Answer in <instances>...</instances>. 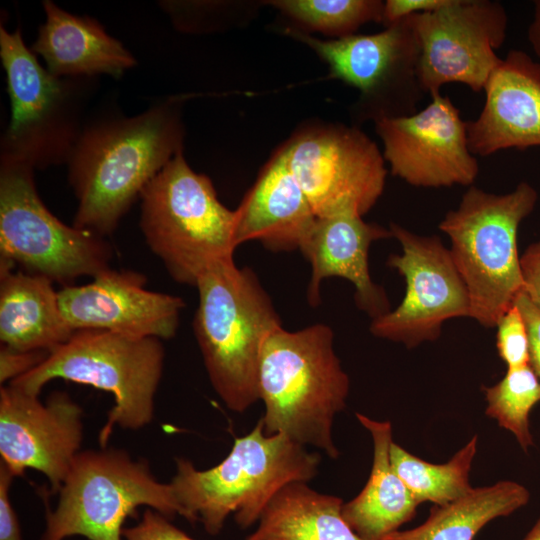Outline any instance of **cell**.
Returning <instances> with one entry per match:
<instances>
[{
    "mask_svg": "<svg viewBox=\"0 0 540 540\" xmlns=\"http://www.w3.org/2000/svg\"><path fill=\"white\" fill-rule=\"evenodd\" d=\"M474 435L452 458L443 464L427 462L395 442L390 449L392 466L418 504L442 505L467 494L473 487L469 474L477 452Z\"/></svg>",
    "mask_w": 540,
    "mask_h": 540,
    "instance_id": "484cf974",
    "label": "cell"
},
{
    "mask_svg": "<svg viewBox=\"0 0 540 540\" xmlns=\"http://www.w3.org/2000/svg\"><path fill=\"white\" fill-rule=\"evenodd\" d=\"M54 510L47 508L41 540L83 536L122 540L123 524L139 506L170 520L184 511L170 485L153 476L149 464L116 448L80 451L59 490Z\"/></svg>",
    "mask_w": 540,
    "mask_h": 540,
    "instance_id": "ba28073f",
    "label": "cell"
},
{
    "mask_svg": "<svg viewBox=\"0 0 540 540\" xmlns=\"http://www.w3.org/2000/svg\"><path fill=\"white\" fill-rule=\"evenodd\" d=\"M315 215H365L381 197L387 169L377 144L356 127H316L282 148Z\"/></svg>",
    "mask_w": 540,
    "mask_h": 540,
    "instance_id": "8fae6325",
    "label": "cell"
},
{
    "mask_svg": "<svg viewBox=\"0 0 540 540\" xmlns=\"http://www.w3.org/2000/svg\"><path fill=\"white\" fill-rule=\"evenodd\" d=\"M478 117L467 121L474 156L540 147V64L522 50L501 59L484 88Z\"/></svg>",
    "mask_w": 540,
    "mask_h": 540,
    "instance_id": "ac0fdd59",
    "label": "cell"
},
{
    "mask_svg": "<svg viewBox=\"0 0 540 540\" xmlns=\"http://www.w3.org/2000/svg\"><path fill=\"white\" fill-rule=\"evenodd\" d=\"M495 327L497 351L507 369L529 365L528 330L515 303L500 317Z\"/></svg>",
    "mask_w": 540,
    "mask_h": 540,
    "instance_id": "f1b7e54d",
    "label": "cell"
},
{
    "mask_svg": "<svg viewBox=\"0 0 540 540\" xmlns=\"http://www.w3.org/2000/svg\"><path fill=\"white\" fill-rule=\"evenodd\" d=\"M409 18L420 43L418 76L425 94L439 95L451 83L484 91L507 35L508 16L500 1L449 0Z\"/></svg>",
    "mask_w": 540,
    "mask_h": 540,
    "instance_id": "4fadbf2b",
    "label": "cell"
},
{
    "mask_svg": "<svg viewBox=\"0 0 540 540\" xmlns=\"http://www.w3.org/2000/svg\"><path fill=\"white\" fill-rule=\"evenodd\" d=\"M0 58L11 116L1 158L35 169L66 164L82 129L85 78L57 77L24 43L22 31L0 27Z\"/></svg>",
    "mask_w": 540,
    "mask_h": 540,
    "instance_id": "9c48e42d",
    "label": "cell"
},
{
    "mask_svg": "<svg viewBox=\"0 0 540 540\" xmlns=\"http://www.w3.org/2000/svg\"><path fill=\"white\" fill-rule=\"evenodd\" d=\"M514 303L521 311L528 330L529 365L540 380V309L525 292L521 293Z\"/></svg>",
    "mask_w": 540,
    "mask_h": 540,
    "instance_id": "d6a6232c",
    "label": "cell"
},
{
    "mask_svg": "<svg viewBox=\"0 0 540 540\" xmlns=\"http://www.w3.org/2000/svg\"><path fill=\"white\" fill-rule=\"evenodd\" d=\"M356 417L372 436L373 462L363 490L343 503L342 516L363 540H383L411 521L419 504L392 466L391 423L360 413H356Z\"/></svg>",
    "mask_w": 540,
    "mask_h": 540,
    "instance_id": "603a6c76",
    "label": "cell"
},
{
    "mask_svg": "<svg viewBox=\"0 0 540 540\" xmlns=\"http://www.w3.org/2000/svg\"><path fill=\"white\" fill-rule=\"evenodd\" d=\"M234 242L259 241L275 252L302 247L317 216L279 151L234 210Z\"/></svg>",
    "mask_w": 540,
    "mask_h": 540,
    "instance_id": "ffe728a7",
    "label": "cell"
},
{
    "mask_svg": "<svg viewBox=\"0 0 540 540\" xmlns=\"http://www.w3.org/2000/svg\"><path fill=\"white\" fill-rule=\"evenodd\" d=\"M486 415L511 432L525 451L533 446L530 413L540 401V380L530 365L507 369L495 385L484 389Z\"/></svg>",
    "mask_w": 540,
    "mask_h": 540,
    "instance_id": "4316f807",
    "label": "cell"
},
{
    "mask_svg": "<svg viewBox=\"0 0 540 540\" xmlns=\"http://www.w3.org/2000/svg\"><path fill=\"white\" fill-rule=\"evenodd\" d=\"M15 476L0 463V540H23L19 521L9 498V489Z\"/></svg>",
    "mask_w": 540,
    "mask_h": 540,
    "instance_id": "1f68e13d",
    "label": "cell"
},
{
    "mask_svg": "<svg viewBox=\"0 0 540 540\" xmlns=\"http://www.w3.org/2000/svg\"><path fill=\"white\" fill-rule=\"evenodd\" d=\"M33 171L1 158L0 260L63 287L110 268L113 251L105 237L56 218L37 192Z\"/></svg>",
    "mask_w": 540,
    "mask_h": 540,
    "instance_id": "30bf717a",
    "label": "cell"
},
{
    "mask_svg": "<svg viewBox=\"0 0 540 540\" xmlns=\"http://www.w3.org/2000/svg\"><path fill=\"white\" fill-rule=\"evenodd\" d=\"M449 0H387L384 2L382 24L387 27L409 16L434 11Z\"/></svg>",
    "mask_w": 540,
    "mask_h": 540,
    "instance_id": "836d02e7",
    "label": "cell"
},
{
    "mask_svg": "<svg viewBox=\"0 0 540 540\" xmlns=\"http://www.w3.org/2000/svg\"><path fill=\"white\" fill-rule=\"evenodd\" d=\"M146 276L108 268L92 282L58 291L62 313L76 330H106L160 340L175 336L184 300L145 288Z\"/></svg>",
    "mask_w": 540,
    "mask_h": 540,
    "instance_id": "e0dca14e",
    "label": "cell"
},
{
    "mask_svg": "<svg viewBox=\"0 0 540 540\" xmlns=\"http://www.w3.org/2000/svg\"><path fill=\"white\" fill-rule=\"evenodd\" d=\"M389 229L401 254L390 255L387 265L404 278L406 290L395 309L372 319L370 331L412 348L437 339L447 320L470 317V299L439 237L421 236L394 222Z\"/></svg>",
    "mask_w": 540,
    "mask_h": 540,
    "instance_id": "5bb4252c",
    "label": "cell"
},
{
    "mask_svg": "<svg viewBox=\"0 0 540 540\" xmlns=\"http://www.w3.org/2000/svg\"><path fill=\"white\" fill-rule=\"evenodd\" d=\"M343 500L307 482L283 486L263 510L246 540H363L342 516Z\"/></svg>",
    "mask_w": 540,
    "mask_h": 540,
    "instance_id": "cb8c5ba5",
    "label": "cell"
},
{
    "mask_svg": "<svg viewBox=\"0 0 540 540\" xmlns=\"http://www.w3.org/2000/svg\"><path fill=\"white\" fill-rule=\"evenodd\" d=\"M300 39L327 62L332 77L360 92L363 117L376 121L418 111L426 94L418 76L420 43L409 17L374 34Z\"/></svg>",
    "mask_w": 540,
    "mask_h": 540,
    "instance_id": "7c38bea8",
    "label": "cell"
},
{
    "mask_svg": "<svg viewBox=\"0 0 540 540\" xmlns=\"http://www.w3.org/2000/svg\"><path fill=\"white\" fill-rule=\"evenodd\" d=\"M161 341L106 330H76L42 363L9 384L39 395L48 382L60 378L111 393L115 404L99 433V444L105 448L114 427L138 430L152 421L164 368Z\"/></svg>",
    "mask_w": 540,
    "mask_h": 540,
    "instance_id": "8992f818",
    "label": "cell"
},
{
    "mask_svg": "<svg viewBox=\"0 0 540 540\" xmlns=\"http://www.w3.org/2000/svg\"><path fill=\"white\" fill-rule=\"evenodd\" d=\"M195 287L193 329L208 377L228 409L244 412L259 400L262 347L280 317L255 273L233 259L211 266Z\"/></svg>",
    "mask_w": 540,
    "mask_h": 540,
    "instance_id": "277c9868",
    "label": "cell"
},
{
    "mask_svg": "<svg viewBox=\"0 0 540 540\" xmlns=\"http://www.w3.org/2000/svg\"><path fill=\"white\" fill-rule=\"evenodd\" d=\"M122 537L125 540H194L151 508L145 510L135 526L124 528Z\"/></svg>",
    "mask_w": 540,
    "mask_h": 540,
    "instance_id": "f546056e",
    "label": "cell"
},
{
    "mask_svg": "<svg viewBox=\"0 0 540 540\" xmlns=\"http://www.w3.org/2000/svg\"><path fill=\"white\" fill-rule=\"evenodd\" d=\"M529 499L528 489L511 480L472 488L456 500L434 505L421 525L395 531L383 540H473L487 523L512 514Z\"/></svg>",
    "mask_w": 540,
    "mask_h": 540,
    "instance_id": "d4e9b609",
    "label": "cell"
},
{
    "mask_svg": "<svg viewBox=\"0 0 540 540\" xmlns=\"http://www.w3.org/2000/svg\"><path fill=\"white\" fill-rule=\"evenodd\" d=\"M527 39L540 64V0L533 3L532 18L527 28Z\"/></svg>",
    "mask_w": 540,
    "mask_h": 540,
    "instance_id": "d590c367",
    "label": "cell"
},
{
    "mask_svg": "<svg viewBox=\"0 0 540 540\" xmlns=\"http://www.w3.org/2000/svg\"><path fill=\"white\" fill-rule=\"evenodd\" d=\"M362 217L355 213L317 217L300 251L312 269L307 289L311 306H318L321 301L320 285L323 280L344 278L355 287L359 309L374 319L390 309L384 290L371 279L369 248L377 240L393 237L389 228L367 223Z\"/></svg>",
    "mask_w": 540,
    "mask_h": 540,
    "instance_id": "d6986e66",
    "label": "cell"
},
{
    "mask_svg": "<svg viewBox=\"0 0 540 540\" xmlns=\"http://www.w3.org/2000/svg\"><path fill=\"white\" fill-rule=\"evenodd\" d=\"M0 261V340L17 351L50 352L74 329L65 319L53 281Z\"/></svg>",
    "mask_w": 540,
    "mask_h": 540,
    "instance_id": "7402d4cb",
    "label": "cell"
},
{
    "mask_svg": "<svg viewBox=\"0 0 540 540\" xmlns=\"http://www.w3.org/2000/svg\"><path fill=\"white\" fill-rule=\"evenodd\" d=\"M392 175L415 187L471 186L479 163L468 144L467 121L449 96L431 97L409 116L375 121Z\"/></svg>",
    "mask_w": 540,
    "mask_h": 540,
    "instance_id": "9a60e30c",
    "label": "cell"
},
{
    "mask_svg": "<svg viewBox=\"0 0 540 540\" xmlns=\"http://www.w3.org/2000/svg\"><path fill=\"white\" fill-rule=\"evenodd\" d=\"M537 200V190L528 182L506 194L471 185L439 224L450 239L451 257L468 291L470 318L484 327H495L525 292L517 236Z\"/></svg>",
    "mask_w": 540,
    "mask_h": 540,
    "instance_id": "5b68a950",
    "label": "cell"
},
{
    "mask_svg": "<svg viewBox=\"0 0 540 540\" xmlns=\"http://www.w3.org/2000/svg\"><path fill=\"white\" fill-rule=\"evenodd\" d=\"M271 5L310 29L337 38L355 34L364 24L382 23L379 0H277Z\"/></svg>",
    "mask_w": 540,
    "mask_h": 540,
    "instance_id": "83f0119b",
    "label": "cell"
},
{
    "mask_svg": "<svg viewBox=\"0 0 540 540\" xmlns=\"http://www.w3.org/2000/svg\"><path fill=\"white\" fill-rule=\"evenodd\" d=\"M49 352L17 351L1 345L0 383L1 386L28 373L44 361Z\"/></svg>",
    "mask_w": 540,
    "mask_h": 540,
    "instance_id": "4dcf8cb0",
    "label": "cell"
},
{
    "mask_svg": "<svg viewBox=\"0 0 540 540\" xmlns=\"http://www.w3.org/2000/svg\"><path fill=\"white\" fill-rule=\"evenodd\" d=\"M525 293L540 309V241L529 245L520 256Z\"/></svg>",
    "mask_w": 540,
    "mask_h": 540,
    "instance_id": "e575fe53",
    "label": "cell"
},
{
    "mask_svg": "<svg viewBox=\"0 0 540 540\" xmlns=\"http://www.w3.org/2000/svg\"><path fill=\"white\" fill-rule=\"evenodd\" d=\"M140 228L149 249L178 283L196 286L214 264L233 259L234 211L211 180L192 170L182 151L141 195Z\"/></svg>",
    "mask_w": 540,
    "mask_h": 540,
    "instance_id": "52a82bcc",
    "label": "cell"
},
{
    "mask_svg": "<svg viewBox=\"0 0 540 540\" xmlns=\"http://www.w3.org/2000/svg\"><path fill=\"white\" fill-rule=\"evenodd\" d=\"M45 22L31 46L57 77L121 76L136 65L135 57L95 19L73 15L54 2H43Z\"/></svg>",
    "mask_w": 540,
    "mask_h": 540,
    "instance_id": "44dd1931",
    "label": "cell"
},
{
    "mask_svg": "<svg viewBox=\"0 0 540 540\" xmlns=\"http://www.w3.org/2000/svg\"><path fill=\"white\" fill-rule=\"evenodd\" d=\"M174 101L83 129L67 161L78 201L73 226L106 237L147 184L182 151Z\"/></svg>",
    "mask_w": 540,
    "mask_h": 540,
    "instance_id": "6da1fadb",
    "label": "cell"
},
{
    "mask_svg": "<svg viewBox=\"0 0 540 540\" xmlns=\"http://www.w3.org/2000/svg\"><path fill=\"white\" fill-rule=\"evenodd\" d=\"M321 456L283 434L267 435L260 419L238 437L230 453L216 466L196 469L187 459L176 460L170 485L184 518L200 522L218 534L227 517L247 528L256 523L273 496L291 482H308L317 473Z\"/></svg>",
    "mask_w": 540,
    "mask_h": 540,
    "instance_id": "3957f363",
    "label": "cell"
},
{
    "mask_svg": "<svg viewBox=\"0 0 540 540\" xmlns=\"http://www.w3.org/2000/svg\"><path fill=\"white\" fill-rule=\"evenodd\" d=\"M349 389L328 325L317 323L297 331L279 327L265 340L258 369L265 434H283L336 459L332 426L345 408Z\"/></svg>",
    "mask_w": 540,
    "mask_h": 540,
    "instance_id": "7a4b0ae2",
    "label": "cell"
},
{
    "mask_svg": "<svg viewBox=\"0 0 540 540\" xmlns=\"http://www.w3.org/2000/svg\"><path fill=\"white\" fill-rule=\"evenodd\" d=\"M39 395L10 384L0 389V454L12 474L27 468L45 475L59 492L83 440V410L65 393Z\"/></svg>",
    "mask_w": 540,
    "mask_h": 540,
    "instance_id": "2e32d148",
    "label": "cell"
},
{
    "mask_svg": "<svg viewBox=\"0 0 540 540\" xmlns=\"http://www.w3.org/2000/svg\"><path fill=\"white\" fill-rule=\"evenodd\" d=\"M524 540H540V517L537 519Z\"/></svg>",
    "mask_w": 540,
    "mask_h": 540,
    "instance_id": "8d00e7d4",
    "label": "cell"
}]
</instances>
